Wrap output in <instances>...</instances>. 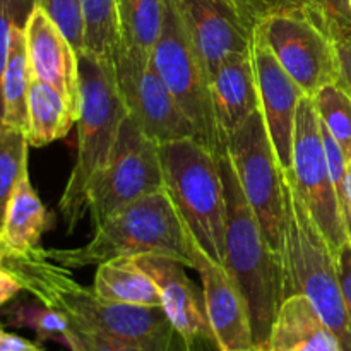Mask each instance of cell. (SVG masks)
<instances>
[{"mask_svg": "<svg viewBox=\"0 0 351 351\" xmlns=\"http://www.w3.org/2000/svg\"><path fill=\"white\" fill-rule=\"evenodd\" d=\"M0 266L12 273L23 290L36 300L62 312L77 331L137 343L156 341L177 331L163 307L117 304L81 287L71 269L53 263L41 245L27 252L3 250Z\"/></svg>", "mask_w": 351, "mask_h": 351, "instance_id": "1", "label": "cell"}, {"mask_svg": "<svg viewBox=\"0 0 351 351\" xmlns=\"http://www.w3.org/2000/svg\"><path fill=\"white\" fill-rule=\"evenodd\" d=\"M218 161L226 195L225 267L249 305L254 345L269 351L271 331L287 300L283 256L267 242L240 189L228 153L225 151Z\"/></svg>", "mask_w": 351, "mask_h": 351, "instance_id": "2", "label": "cell"}, {"mask_svg": "<svg viewBox=\"0 0 351 351\" xmlns=\"http://www.w3.org/2000/svg\"><path fill=\"white\" fill-rule=\"evenodd\" d=\"M77 158L71 171L58 209L69 232L89 213L88 195L93 182L108 161L127 115L117 81L115 60L79 53Z\"/></svg>", "mask_w": 351, "mask_h": 351, "instance_id": "3", "label": "cell"}, {"mask_svg": "<svg viewBox=\"0 0 351 351\" xmlns=\"http://www.w3.org/2000/svg\"><path fill=\"white\" fill-rule=\"evenodd\" d=\"M191 235L167 191L154 192L123 206L95 228L86 245L74 249H45L53 263L69 269L98 266L117 257L144 254L170 257L194 267Z\"/></svg>", "mask_w": 351, "mask_h": 351, "instance_id": "4", "label": "cell"}, {"mask_svg": "<svg viewBox=\"0 0 351 351\" xmlns=\"http://www.w3.org/2000/svg\"><path fill=\"white\" fill-rule=\"evenodd\" d=\"M283 189L287 298L290 295L307 297L322 322L338 338L343 351H351V321L338 278L336 254L319 232L287 173H283Z\"/></svg>", "mask_w": 351, "mask_h": 351, "instance_id": "5", "label": "cell"}, {"mask_svg": "<svg viewBox=\"0 0 351 351\" xmlns=\"http://www.w3.org/2000/svg\"><path fill=\"white\" fill-rule=\"evenodd\" d=\"M165 191L191 240L225 266L226 195L219 161L195 137L160 146Z\"/></svg>", "mask_w": 351, "mask_h": 351, "instance_id": "6", "label": "cell"}, {"mask_svg": "<svg viewBox=\"0 0 351 351\" xmlns=\"http://www.w3.org/2000/svg\"><path fill=\"white\" fill-rule=\"evenodd\" d=\"M254 34L267 45L305 96L341 81L336 34L331 23L302 7L274 9L257 17Z\"/></svg>", "mask_w": 351, "mask_h": 351, "instance_id": "7", "label": "cell"}, {"mask_svg": "<svg viewBox=\"0 0 351 351\" xmlns=\"http://www.w3.org/2000/svg\"><path fill=\"white\" fill-rule=\"evenodd\" d=\"M154 69L195 129V139L216 158L226 151L213 112L209 75L175 0H165L161 34L151 55Z\"/></svg>", "mask_w": 351, "mask_h": 351, "instance_id": "8", "label": "cell"}, {"mask_svg": "<svg viewBox=\"0 0 351 351\" xmlns=\"http://www.w3.org/2000/svg\"><path fill=\"white\" fill-rule=\"evenodd\" d=\"M226 153L240 189L261 223L267 242L283 256L287 223L283 171L264 125L261 108L228 137Z\"/></svg>", "mask_w": 351, "mask_h": 351, "instance_id": "9", "label": "cell"}, {"mask_svg": "<svg viewBox=\"0 0 351 351\" xmlns=\"http://www.w3.org/2000/svg\"><path fill=\"white\" fill-rule=\"evenodd\" d=\"M165 191L160 146L127 113L112 154L88 195L93 228L130 202Z\"/></svg>", "mask_w": 351, "mask_h": 351, "instance_id": "10", "label": "cell"}, {"mask_svg": "<svg viewBox=\"0 0 351 351\" xmlns=\"http://www.w3.org/2000/svg\"><path fill=\"white\" fill-rule=\"evenodd\" d=\"M293 180L300 199L335 254L348 242L338 195L322 143L321 120L311 96H302L293 137Z\"/></svg>", "mask_w": 351, "mask_h": 351, "instance_id": "11", "label": "cell"}, {"mask_svg": "<svg viewBox=\"0 0 351 351\" xmlns=\"http://www.w3.org/2000/svg\"><path fill=\"white\" fill-rule=\"evenodd\" d=\"M115 72L127 113L158 146L195 137V129L154 69L151 58L117 51Z\"/></svg>", "mask_w": 351, "mask_h": 351, "instance_id": "12", "label": "cell"}, {"mask_svg": "<svg viewBox=\"0 0 351 351\" xmlns=\"http://www.w3.org/2000/svg\"><path fill=\"white\" fill-rule=\"evenodd\" d=\"M208 75L252 48L254 23L239 0H175Z\"/></svg>", "mask_w": 351, "mask_h": 351, "instance_id": "13", "label": "cell"}, {"mask_svg": "<svg viewBox=\"0 0 351 351\" xmlns=\"http://www.w3.org/2000/svg\"><path fill=\"white\" fill-rule=\"evenodd\" d=\"M250 55H252L254 71H256L264 125L273 143L281 171L290 173L293 168L297 110L302 96L305 95L257 34H252Z\"/></svg>", "mask_w": 351, "mask_h": 351, "instance_id": "14", "label": "cell"}, {"mask_svg": "<svg viewBox=\"0 0 351 351\" xmlns=\"http://www.w3.org/2000/svg\"><path fill=\"white\" fill-rule=\"evenodd\" d=\"M134 259L156 281L168 321L185 339L191 351H218V343L206 314L204 293L187 276V266L156 254H144Z\"/></svg>", "mask_w": 351, "mask_h": 351, "instance_id": "15", "label": "cell"}, {"mask_svg": "<svg viewBox=\"0 0 351 351\" xmlns=\"http://www.w3.org/2000/svg\"><path fill=\"white\" fill-rule=\"evenodd\" d=\"M192 269L197 271L201 276L206 314L218 348L223 351H239L256 346L249 305L228 269L206 256L195 245L192 247Z\"/></svg>", "mask_w": 351, "mask_h": 351, "instance_id": "16", "label": "cell"}, {"mask_svg": "<svg viewBox=\"0 0 351 351\" xmlns=\"http://www.w3.org/2000/svg\"><path fill=\"white\" fill-rule=\"evenodd\" d=\"M24 34L33 77L60 91L79 112V55L38 3L27 17Z\"/></svg>", "mask_w": 351, "mask_h": 351, "instance_id": "17", "label": "cell"}, {"mask_svg": "<svg viewBox=\"0 0 351 351\" xmlns=\"http://www.w3.org/2000/svg\"><path fill=\"white\" fill-rule=\"evenodd\" d=\"M209 89L219 136L226 147L228 137L261 108L250 51L223 62L209 75Z\"/></svg>", "mask_w": 351, "mask_h": 351, "instance_id": "18", "label": "cell"}, {"mask_svg": "<svg viewBox=\"0 0 351 351\" xmlns=\"http://www.w3.org/2000/svg\"><path fill=\"white\" fill-rule=\"evenodd\" d=\"M269 351H343V348L307 297L290 295L278 312L271 331Z\"/></svg>", "mask_w": 351, "mask_h": 351, "instance_id": "19", "label": "cell"}, {"mask_svg": "<svg viewBox=\"0 0 351 351\" xmlns=\"http://www.w3.org/2000/svg\"><path fill=\"white\" fill-rule=\"evenodd\" d=\"M51 216L33 189L29 175L21 177L9 199L3 218L2 237L3 250L27 252L40 247L41 237L50 228Z\"/></svg>", "mask_w": 351, "mask_h": 351, "instance_id": "20", "label": "cell"}, {"mask_svg": "<svg viewBox=\"0 0 351 351\" xmlns=\"http://www.w3.org/2000/svg\"><path fill=\"white\" fill-rule=\"evenodd\" d=\"M93 290L103 300L117 304L163 307L156 281L134 257H117L98 264Z\"/></svg>", "mask_w": 351, "mask_h": 351, "instance_id": "21", "label": "cell"}, {"mask_svg": "<svg viewBox=\"0 0 351 351\" xmlns=\"http://www.w3.org/2000/svg\"><path fill=\"white\" fill-rule=\"evenodd\" d=\"M79 112L71 101L51 86L33 77L27 93V143L43 147L62 139L77 123Z\"/></svg>", "mask_w": 351, "mask_h": 351, "instance_id": "22", "label": "cell"}, {"mask_svg": "<svg viewBox=\"0 0 351 351\" xmlns=\"http://www.w3.org/2000/svg\"><path fill=\"white\" fill-rule=\"evenodd\" d=\"M165 0H119V50L151 58L161 34Z\"/></svg>", "mask_w": 351, "mask_h": 351, "instance_id": "23", "label": "cell"}, {"mask_svg": "<svg viewBox=\"0 0 351 351\" xmlns=\"http://www.w3.org/2000/svg\"><path fill=\"white\" fill-rule=\"evenodd\" d=\"M24 26L26 24H16L10 33L9 55L2 75V105L3 123L26 132L27 93H29L33 74L27 58Z\"/></svg>", "mask_w": 351, "mask_h": 351, "instance_id": "24", "label": "cell"}, {"mask_svg": "<svg viewBox=\"0 0 351 351\" xmlns=\"http://www.w3.org/2000/svg\"><path fill=\"white\" fill-rule=\"evenodd\" d=\"M2 326L10 328L31 329L36 335L38 341H55L65 346L71 322L62 312L36 302H14L10 307L0 314Z\"/></svg>", "mask_w": 351, "mask_h": 351, "instance_id": "25", "label": "cell"}, {"mask_svg": "<svg viewBox=\"0 0 351 351\" xmlns=\"http://www.w3.org/2000/svg\"><path fill=\"white\" fill-rule=\"evenodd\" d=\"M84 51L115 58L119 50V0H82Z\"/></svg>", "mask_w": 351, "mask_h": 351, "instance_id": "26", "label": "cell"}, {"mask_svg": "<svg viewBox=\"0 0 351 351\" xmlns=\"http://www.w3.org/2000/svg\"><path fill=\"white\" fill-rule=\"evenodd\" d=\"M27 149L29 143L24 130L5 123L0 127V230L10 195L27 171Z\"/></svg>", "mask_w": 351, "mask_h": 351, "instance_id": "27", "label": "cell"}, {"mask_svg": "<svg viewBox=\"0 0 351 351\" xmlns=\"http://www.w3.org/2000/svg\"><path fill=\"white\" fill-rule=\"evenodd\" d=\"M312 99L321 122L338 141L346 160L351 161V95L348 89L339 81L319 89Z\"/></svg>", "mask_w": 351, "mask_h": 351, "instance_id": "28", "label": "cell"}, {"mask_svg": "<svg viewBox=\"0 0 351 351\" xmlns=\"http://www.w3.org/2000/svg\"><path fill=\"white\" fill-rule=\"evenodd\" d=\"M249 19L256 24L257 17L283 7H302L324 16L335 29L336 40L351 31V9L348 0H239Z\"/></svg>", "mask_w": 351, "mask_h": 351, "instance_id": "29", "label": "cell"}, {"mask_svg": "<svg viewBox=\"0 0 351 351\" xmlns=\"http://www.w3.org/2000/svg\"><path fill=\"white\" fill-rule=\"evenodd\" d=\"M65 348L71 351H191L185 339L177 331L156 341H125L110 336L72 329L65 339Z\"/></svg>", "mask_w": 351, "mask_h": 351, "instance_id": "30", "label": "cell"}, {"mask_svg": "<svg viewBox=\"0 0 351 351\" xmlns=\"http://www.w3.org/2000/svg\"><path fill=\"white\" fill-rule=\"evenodd\" d=\"M38 5L50 16L64 33L77 55L84 51V16L82 0H36Z\"/></svg>", "mask_w": 351, "mask_h": 351, "instance_id": "31", "label": "cell"}, {"mask_svg": "<svg viewBox=\"0 0 351 351\" xmlns=\"http://www.w3.org/2000/svg\"><path fill=\"white\" fill-rule=\"evenodd\" d=\"M36 0H0V127L3 125L2 75L9 55L10 33L16 24H26Z\"/></svg>", "mask_w": 351, "mask_h": 351, "instance_id": "32", "label": "cell"}, {"mask_svg": "<svg viewBox=\"0 0 351 351\" xmlns=\"http://www.w3.org/2000/svg\"><path fill=\"white\" fill-rule=\"evenodd\" d=\"M336 266H338V278L341 283L343 297H345L346 308H348L351 321V243L346 242L336 254Z\"/></svg>", "mask_w": 351, "mask_h": 351, "instance_id": "33", "label": "cell"}, {"mask_svg": "<svg viewBox=\"0 0 351 351\" xmlns=\"http://www.w3.org/2000/svg\"><path fill=\"white\" fill-rule=\"evenodd\" d=\"M339 67H341V84L348 89L351 95V31L341 34L336 40Z\"/></svg>", "mask_w": 351, "mask_h": 351, "instance_id": "34", "label": "cell"}, {"mask_svg": "<svg viewBox=\"0 0 351 351\" xmlns=\"http://www.w3.org/2000/svg\"><path fill=\"white\" fill-rule=\"evenodd\" d=\"M0 351H45L41 341H29V339L9 332L0 324Z\"/></svg>", "mask_w": 351, "mask_h": 351, "instance_id": "35", "label": "cell"}, {"mask_svg": "<svg viewBox=\"0 0 351 351\" xmlns=\"http://www.w3.org/2000/svg\"><path fill=\"white\" fill-rule=\"evenodd\" d=\"M19 291H23V287L17 281V278L12 273H9L5 267L0 266V307L14 300Z\"/></svg>", "mask_w": 351, "mask_h": 351, "instance_id": "36", "label": "cell"}, {"mask_svg": "<svg viewBox=\"0 0 351 351\" xmlns=\"http://www.w3.org/2000/svg\"><path fill=\"white\" fill-rule=\"evenodd\" d=\"M343 221H345L348 242L351 243V161H348V173H346V204L343 208Z\"/></svg>", "mask_w": 351, "mask_h": 351, "instance_id": "37", "label": "cell"}, {"mask_svg": "<svg viewBox=\"0 0 351 351\" xmlns=\"http://www.w3.org/2000/svg\"><path fill=\"white\" fill-rule=\"evenodd\" d=\"M218 351H223V350H218ZM239 351H266V350L259 348V346H252V348H249V350H239Z\"/></svg>", "mask_w": 351, "mask_h": 351, "instance_id": "38", "label": "cell"}, {"mask_svg": "<svg viewBox=\"0 0 351 351\" xmlns=\"http://www.w3.org/2000/svg\"><path fill=\"white\" fill-rule=\"evenodd\" d=\"M3 252V243H2V237H0V254Z\"/></svg>", "mask_w": 351, "mask_h": 351, "instance_id": "39", "label": "cell"}, {"mask_svg": "<svg viewBox=\"0 0 351 351\" xmlns=\"http://www.w3.org/2000/svg\"><path fill=\"white\" fill-rule=\"evenodd\" d=\"M348 3H350V9H351V0H348Z\"/></svg>", "mask_w": 351, "mask_h": 351, "instance_id": "40", "label": "cell"}]
</instances>
